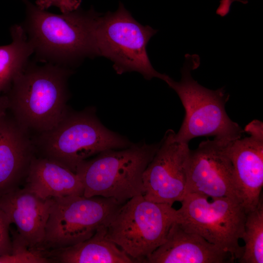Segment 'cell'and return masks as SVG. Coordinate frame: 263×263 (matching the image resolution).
Wrapping results in <instances>:
<instances>
[{
	"label": "cell",
	"instance_id": "1",
	"mask_svg": "<svg viewBox=\"0 0 263 263\" xmlns=\"http://www.w3.org/2000/svg\"><path fill=\"white\" fill-rule=\"evenodd\" d=\"M22 25L36 61L70 68L86 57L96 56L94 29L97 14L93 10L56 14L28 0Z\"/></svg>",
	"mask_w": 263,
	"mask_h": 263
},
{
	"label": "cell",
	"instance_id": "2",
	"mask_svg": "<svg viewBox=\"0 0 263 263\" xmlns=\"http://www.w3.org/2000/svg\"><path fill=\"white\" fill-rule=\"evenodd\" d=\"M29 60L13 80L6 95L8 110L30 133L56 126L69 110L68 80L73 72L51 63Z\"/></svg>",
	"mask_w": 263,
	"mask_h": 263
},
{
	"label": "cell",
	"instance_id": "3",
	"mask_svg": "<svg viewBox=\"0 0 263 263\" xmlns=\"http://www.w3.org/2000/svg\"><path fill=\"white\" fill-rule=\"evenodd\" d=\"M200 64L198 55L186 54L180 81H174L169 75L164 80L177 93L185 110L182 125L175 132L174 140L188 144L190 140L200 136H213L227 142L242 137L244 130L225 111V105L229 95L224 88L210 90L192 78L191 71Z\"/></svg>",
	"mask_w": 263,
	"mask_h": 263
},
{
	"label": "cell",
	"instance_id": "4",
	"mask_svg": "<svg viewBox=\"0 0 263 263\" xmlns=\"http://www.w3.org/2000/svg\"><path fill=\"white\" fill-rule=\"evenodd\" d=\"M36 135L33 139L37 156L54 160L74 172L92 156L132 144L103 126L92 108L79 112L69 109L56 126Z\"/></svg>",
	"mask_w": 263,
	"mask_h": 263
},
{
	"label": "cell",
	"instance_id": "5",
	"mask_svg": "<svg viewBox=\"0 0 263 263\" xmlns=\"http://www.w3.org/2000/svg\"><path fill=\"white\" fill-rule=\"evenodd\" d=\"M160 145L142 141L121 149L103 151L77 167L75 173L83 186V195L101 196L123 204L143 195V175Z\"/></svg>",
	"mask_w": 263,
	"mask_h": 263
},
{
	"label": "cell",
	"instance_id": "6",
	"mask_svg": "<svg viewBox=\"0 0 263 263\" xmlns=\"http://www.w3.org/2000/svg\"><path fill=\"white\" fill-rule=\"evenodd\" d=\"M177 219V210L172 205L136 195L122 204L111 216L104 225L105 235L134 263H145L164 243Z\"/></svg>",
	"mask_w": 263,
	"mask_h": 263
},
{
	"label": "cell",
	"instance_id": "7",
	"mask_svg": "<svg viewBox=\"0 0 263 263\" xmlns=\"http://www.w3.org/2000/svg\"><path fill=\"white\" fill-rule=\"evenodd\" d=\"M157 32L138 22L120 3L115 12L95 17L94 35L97 55L113 61L117 74L135 71L147 80L156 77L164 81L168 75L153 68L146 50Z\"/></svg>",
	"mask_w": 263,
	"mask_h": 263
},
{
	"label": "cell",
	"instance_id": "8",
	"mask_svg": "<svg viewBox=\"0 0 263 263\" xmlns=\"http://www.w3.org/2000/svg\"><path fill=\"white\" fill-rule=\"evenodd\" d=\"M208 198L196 193L186 194L177 210V222L186 230L199 235L237 261L244 252L239 240L244 234L246 210L235 199L216 198L210 202Z\"/></svg>",
	"mask_w": 263,
	"mask_h": 263
},
{
	"label": "cell",
	"instance_id": "9",
	"mask_svg": "<svg viewBox=\"0 0 263 263\" xmlns=\"http://www.w3.org/2000/svg\"><path fill=\"white\" fill-rule=\"evenodd\" d=\"M122 204L101 196L52 198L40 251L65 248L89 239Z\"/></svg>",
	"mask_w": 263,
	"mask_h": 263
},
{
	"label": "cell",
	"instance_id": "10",
	"mask_svg": "<svg viewBox=\"0 0 263 263\" xmlns=\"http://www.w3.org/2000/svg\"><path fill=\"white\" fill-rule=\"evenodd\" d=\"M229 142L214 138L203 141L195 150H190L185 195L196 193L211 199L229 197L243 204L226 152Z\"/></svg>",
	"mask_w": 263,
	"mask_h": 263
},
{
	"label": "cell",
	"instance_id": "11",
	"mask_svg": "<svg viewBox=\"0 0 263 263\" xmlns=\"http://www.w3.org/2000/svg\"><path fill=\"white\" fill-rule=\"evenodd\" d=\"M175 132L168 130L145 169L143 196L150 201L172 205L185 194L188 144L174 140Z\"/></svg>",
	"mask_w": 263,
	"mask_h": 263
},
{
	"label": "cell",
	"instance_id": "12",
	"mask_svg": "<svg viewBox=\"0 0 263 263\" xmlns=\"http://www.w3.org/2000/svg\"><path fill=\"white\" fill-rule=\"evenodd\" d=\"M244 131L249 136L229 142L226 152L232 164L243 206L246 213L261 200L263 186V124L254 120Z\"/></svg>",
	"mask_w": 263,
	"mask_h": 263
},
{
	"label": "cell",
	"instance_id": "13",
	"mask_svg": "<svg viewBox=\"0 0 263 263\" xmlns=\"http://www.w3.org/2000/svg\"><path fill=\"white\" fill-rule=\"evenodd\" d=\"M37 155L31 134L7 113L0 118V197L24 184Z\"/></svg>",
	"mask_w": 263,
	"mask_h": 263
},
{
	"label": "cell",
	"instance_id": "14",
	"mask_svg": "<svg viewBox=\"0 0 263 263\" xmlns=\"http://www.w3.org/2000/svg\"><path fill=\"white\" fill-rule=\"evenodd\" d=\"M52 198L43 199L25 187L0 197V208L32 250L40 251Z\"/></svg>",
	"mask_w": 263,
	"mask_h": 263
},
{
	"label": "cell",
	"instance_id": "15",
	"mask_svg": "<svg viewBox=\"0 0 263 263\" xmlns=\"http://www.w3.org/2000/svg\"><path fill=\"white\" fill-rule=\"evenodd\" d=\"M229 253L199 235L186 230L178 222L171 226L164 243L147 258L146 263H231Z\"/></svg>",
	"mask_w": 263,
	"mask_h": 263
},
{
	"label": "cell",
	"instance_id": "16",
	"mask_svg": "<svg viewBox=\"0 0 263 263\" xmlns=\"http://www.w3.org/2000/svg\"><path fill=\"white\" fill-rule=\"evenodd\" d=\"M24 187L43 199L83 195L79 176L50 159L36 155L33 159Z\"/></svg>",
	"mask_w": 263,
	"mask_h": 263
},
{
	"label": "cell",
	"instance_id": "17",
	"mask_svg": "<svg viewBox=\"0 0 263 263\" xmlns=\"http://www.w3.org/2000/svg\"><path fill=\"white\" fill-rule=\"evenodd\" d=\"M51 262L133 263L134 262L105 235L104 225L89 239L69 247L47 251Z\"/></svg>",
	"mask_w": 263,
	"mask_h": 263
},
{
	"label": "cell",
	"instance_id": "18",
	"mask_svg": "<svg viewBox=\"0 0 263 263\" xmlns=\"http://www.w3.org/2000/svg\"><path fill=\"white\" fill-rule=\"evenodd\" d=\"M12 42L0 46V95L7 92L16 76L34 54L33 47L21 25L10 28Z\"/></svg>",
	"mask_w": 263,
	"mask_h": 263
},
{
	"label": "cell",
	"instance_id": "19",
	"mask_svg": "<svg viewBox=\"0 0 263 263\" xmlns=\"http://www.w3.org/2000/svg\"><path fill=\"white\" fill-rule=\"evenodd\" d=\"M242 239L245 244L240 263H263V204L262 200L255 209L246 213Z\"/></svg>",
	"mask_w": 263,
	"mask_h": 263
},
{
	"label": "cell",
	"instance_id": "20",
	"mask_svg": "<svg viewBox=\"0 0 263 263\" xmlns=\"http://www.w3.org/2000/svg\"><path fill=\"white\" fill-rule=\"evenodd\" d=\"M12 249L9 255L0 256V263H48L51 260L38 250L29 248L19 234L14 236Z\"/></svg>",
	"mask_w": 263,
	"mask_h": 263
},
{
	"label": "cell",
	"instance_id": "21",
	"mask_svg": "<svg viewBox=\"0 0 263 263\" xmlns=\"http://www.w3.org/2000/svg\"><path fill=\"white\" fill-rule=\"evenodd\" d=\"M10 224L8 216L0 208V256L9 255L12 252V242L9 234Z\"/></svg>",
	"mask_w": 263,
	"mask_h": 263
},
{
	"label": "cell",
	"instance_id": "22",
	"mask_svg": "<svg viewBox=\"0 0 263 263\" xmlns=\"http://www.w3.org/2000/svg\"><path fill=\"white\" fill-rule=\"evenodd\" d=\"M35 3L40 9L46 10L51 6H56L59 8L61 13H64L78 9L81 0H37Z\"/></svg>",
	"mask_w": 263,
	"mask_h": 263
},
{
	"label": "cell",
	"instance_id": "23",
	"mask_svg": "<svg viewBox=\"0 0 263 263\" xmlns=\"http://www.w3.org/2000/svg\"><path fill=\"white\" fill-rule=\"evenodd\" d=\"M234 1L241 2L246 4L247 0H221L220 5L216 10V14L224 17L227 15L230 11L231 4Z\"/></svg>",
	"mask_w": 263,
	"mask_h": 263
},
{
	"label": "cell",
	"instance_id": "24",
	"mask_svg": "<svg viewBox=\"0 0 263 263\" xmlns=\"http://www.w3.org/2000/svg\"><path fill=\"white\" fill-rule=\"evenodd\" d=\"M8 110V101L6 95H0V118Z\"/></svg>",
	"mask_w": 263,
	"mask_h": 263
}]
</instances>
